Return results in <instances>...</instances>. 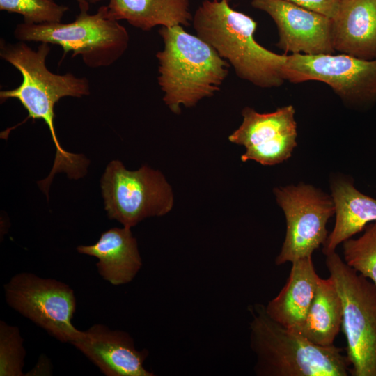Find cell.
<instances>
[{"mask_svg":"<svg viewBox=\"0 0 376 376\" xmlns=\"http://www.w3.org/2000/svg\"><path fill=\"white\" fill-rule=\"evenodd\" d=\"M342 321V301L334 280L331 276L320 278L306 318L295 331L315 345L329 346L334 345Z\"/></svg>","mask_w":376,"mask_h":376,"instance_id":"obj_19","label":"cell"},{"mask_svg":"<svg viewBox=\"0 0 376 376\" xmlns=\"http://www.w3.org/2000/svg\"><path fill=\"white\" fill-rule=\"evenodd\" d=\"M250 345L259 376H347L350 363L341 348L320 346L271 318L265 306H249Z\"/></svg>","mask_w":376,"mask_h":376,"instance_id":"obj_4","label":"cell"},{"mask_svg":"<svg viewBox=\"0 0 376 376\" xmlns=\"http://www.w3.org/2000/svg\"><path fill=\"white\" fill-rule=\"evenodd\" d=\"M320 278L311 256L292 262L285 285L265 306L268 315L286 328L297 329L306 318Z\"/></svg>","mask_w":376,"mask_h":376,"instance_id":"obj_16","label":"cell"},{"mask_svg":"<svg viewBox=\"0 0 376 376\" xmlns=\"http://www.w3.org/2000/svg\"><path fill=\"white\" fill-rule=\"evenodd\" d=\"M79 253L95 257L99 274L114 285L132 281L142 267L136 238L131 228H112L91 245H80Z\"/></svg>","mask_w":376,"mask_h":376,"instance_id":"obj_15","label":"cell"},{"mask_svg":"<svg viewBox=\"0 0 376 376\" xmlns=\"http://www.w3.org/2000/svg\"><path fill=\"white\" fill-rule=\"evenodd\" d=\"M51 51L50 44L41 42L36 50L26 42H7L0 40V57L14 66L21 74L22 83L15 88L0 91L1 103L8 99L17 100L28 112L26 118L40 119L47 125L56 148L52 169L48 176L40 181L48 189L57 173L79 179L87 172L89 161L83 155L65 150L61 146L54 126V107L63 97L81 98L89 95L90 84L86 77H77L71 72L58 75L46 65Z\"/></svg>","mask_w":376,"mask_h":376,"instance_id":"obj_1","label":"cell"},{"mask_svg":"<svg viewBox=\"0 0 376 376\" xmlns=\"http://www.w3.org/2000/svg\"><path fill=\"white\" fill-rule=\"evenodd\" d=\"M251 6L268 14L279 33L276 45L291 54H334L331 19L285 0H252Z\"/></svg>","mask_w":376,"mask_h":376,"instance_id":"obj_12","label":"cell"},{"mask_svg":"<svg viewBox=\"0 0 376 376\" xmlns=\"http://www.w3.org/2000/svg\"><path fill=\"white\" fill-rule=\"evenodd\" d=\"M336 223L323 244L326 256L335 251L339 244L364 230L376 221V199L359 191L352 182L338 179L331 184Z\"/></svg>","mask_w":376,"mask_h":376,"instance_id":"obj_17","label":"cell"},{"mask_svg":"<svg viewBox=\"0 0 376 376\" xmlns=\"http://www.w3.org/2000/svg\"><path fill=\"white\" fill-rule=\"evenodd\" d=\"M107 376H152L143 366L147 350H139L125 331L95 324L71 343Z\"/></svg>","mask_w":376,"mask_h":376,"instance_id":"obj_13","label":"cell"},{"mask_svg":"<svg viewBox=\"0 0 376 376\" xmlns=\"http://www.w3.org/2000/svg\"><path fill=\"white\" fill-rule=\"evenodd\" d=\"M8 306L58 340L72 343L81 334L72 324L76 311L74 290L54 279L33 273L14 275L4 285Z\"/></svg>","mask_w":376,"mask_h":376,"instance_id":"obj_8","label":"cell"},{"mask_svg":"<svg viewBox=\"0 0 376 376\" xmlns=\"http://www.w3.org/2000/svg\"><path fill=\"white\" fill-rule=\"evenodd\" d=\"M16 326L0 322V376H22L26 351Z\"/></svg>","mask_w":376,"mask_h":376,"instance_id":"obj_22","label":"cell"},{"mask_svg":"<svg viewBox=\"0 0 376 376\" xmlns=\"http://www.w3.org/2000/svg\"><path fill=\"white\" fill-rule=\"evenodd\" d=\"M326 265L343 305L342 328L352 376H376V286L335 252Z\"/></svg>","mask_w":376,"mask_h":376,"instance_id":"obj_6","label":"cell"},{"mask_svg":"<svg viewBox=\"0 0 376 376\" xmlns=\"http://www.w3.org/2000/svg\"><path fill=\"white\" fill-rule=\"evenodd\" d=\"M343 243L344 262L376 286V221L368 224L359 238Z\"/></svg>","mask_w":376,"mask_h":376,"instance_id":"obj_20","label":"cell"},{"mask_svg":"<svg viewBox=\"0 0 376 376\" xmlns=\"http://www.w3.org/2000/svg\"><path fill=\"white\" fill-rule=\"evenodd\" d=\"M109 15L144 31L160 26H188L192 22L189 0H109Z\"/></svg>","mask_w":376,"mask_h":376,"instance_id":"obj_18","label":"cell"},{"mask_svg":"<svg viewBox=\"0 0 376 376\" xmlns=\"http://www.w3.org/2000/svg\"><path fill=\"white\" fill-rule=\"evenodd\" d=\"M274 193L283 210L287 225L285 238L276 258V265L312 256L327 238L326 224L335 214L332 198L303 183L275 188Z\"/></svg>","mask_w":376,"mask_h":376,"instance_id":"obj_9","label":"cell"},{"mask_svg":"<svg viewBox=\"0 0 376 376\" xmlns=\"http://www.w3.org/2000/svg\"><path fill=\"white\" fill-rule=\"evenodd\" d=\"M80 11H88L91 5L96 4L103 0H76Z\"/></svg>","mask_w":376,"mask_h":376,"instance_id":"obj_24","label":"cell"},{"mask_svg":"<svg viewBox=\"0 0 376 376\" xmlns=\"http://www.w3.org/2000/svg\"><path fill=\"white\" fill-rule=\"evenodd\" d=\"M68 10L54 0H0V10L21 15L28 24L61 22Z\"/></svg>","mask_w":376,"mask_h":376,"instance_id":"obj_21","label":"cell"},{"mask_svg":"<svg viewBox=\"0 0 376 376\" xmlns=\"http://www.w3.org/2000/svg\"><path fill=\"white\" fill-rule=\"evenodd\" d=\"M192 25L198 36L231 65L236 75L260 88L281 86L285 54H278L254 38L256 22L234 10L225 0H204L196 10Z\"/></svg>","mask_w":376,"mask_h":376,"instance_id":"obj_3","label":"cell"},{"mask_svg":"<svg viewBox=\"0 0 376 376\" xmlns=\"http://www.w3.org/2000/svg\"><path fill=\"white\" fill-rule=\"evenodd\" d=\"M285 81H318L329 85L344 101L363 104L376 100V59L347 54H285Z\"/></svg>","mask_w":376,"mask_h":376,"instance_id":"obj_10","label":"cell"},{"mask_svg":"<svg viewBox=\"0 0 376 376\" xmlns=\"http://www.w3.org/2000/svg\"><path fill=\"white\" fill-rule=\"evenodd\" d=\"M13 36L18 41L58 45L63 54L72 52V57L79 55L91 68L113 65L125 53L130 41L127 29L109 15L107 6L94 14L80 11L70 23H20Z\"/></svg>","mask_w":376,"mask_h":376,"instance_id":"obj_5","label":"cell"},{"mask_svg":"<svg viewBox=\"0 0 376 376\" xmlns=\"http://www.w3.org/2000/svg\"><path fill=\"white\" fill-rule=\"evenodd\" d=\"M335 52L364 60L376 59V0H340L331 19Z\"/></svg>","mask_w":376,"mask_h":376,"instance_id":"obj_14","label":"cell"},{"mask_svg":"<svg viewBox=\"0 0 376 376\" xmlns=\"http://www.w3.org/2000/svg\"><path fill=\"white\" fill-rule=\"evenodd\" d=\"M304 8L332 19L336 14L340 0H285Z\"/></svg>","mask_w":376,"mask_h":376,"instance_id":"obj_23","label":"cell"},{"mask_svg":"<svg viewBox=\"0 0 376 376\" xmlns=\"http://www.w3.org/2000/svg\"><path fill=\"white\" fill-rule=\"evenodd\" d=\"M295 114L292 105L264 113L245 107L242 111V124L228 140L245 147L242 162L253 160L267 166L279 164L291 156L297 146Z\"/></svg>","mask_w":376,"mask_h":376,"instance_id":"obj_11","label":"cell"},{"mask_svg":"<svg viewBox=\"0 0 376 376\" xmlns=\"http://www.w3.org/2000/svg\"><path fill=\"white\" fill-rule=\"evenodd\" d=\"M214 1H219V0H214ZM225 1H227L230 2L232 0H225Z\"/></svg>","mask_w":376,"mask_h":376,"instance_id":"obj_25","label":"cell"},{"mask_svg":"<svg viewBox=\"0 0 376 376\" xmlns=\"http://www.w3.org/2000/svg\"><path fill=\"white\" fill-rule=\"evenodd\" d=\"M101 189L108 217L128 228L147 217L164 216L173 206L171 185L160 171L148 166L129 171L113 160L103 173Z\"/></svg>","mask_w":376,"mask_h":376,"instance_id":"obj_7","label":"cell"},{"mask_svg":"<svg viewBox=\"0 0 376 376\" xmlns=\"http://www.w3.org/2000/svg\"><path fill=\"white\" fill-rule=\"evenodd\" d=\"M163 48L156 54L157 82L171 111L192 107L213 96L228 77L229 63L215 49L184 26H162Z\"/></svg>","mask_w":376,"mask_h":376,"instance_id":"obj_2","label":"cell"}]
</instances>
